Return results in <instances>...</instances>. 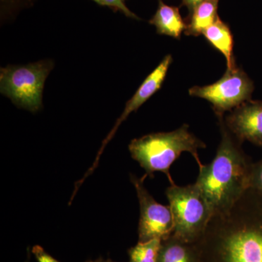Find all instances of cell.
Instances as JSON below:
<instances>
[{"label": "cell", "mask_w": 262, "mask_h": 262, "mask_svg": "<svg viewBox=\"0 0 262 262\" xmlns=\"http://www.w3.org/2000/svg\"><path fill=\"white\" fill-rule=\"evenodd\" d=\"M146 177V173L141 178L130 175L140 206L138 233L139 242L141 243L155 239L163 241L172 235L174 231L173 217L170 206L160 204L150 194L144 187Z\"/></svg>", "instance_id": "7"}, {"label": "cell", "mask_w": 262, "mask_h": 262, "mask_svg": "<svg viewBox=\"0 0 262 262\" xmlns=\"http://www.w3.org/2000/svg\"><path fill=\"white\" fill-rule=\"evenodd\" d=\"M221 141L211 163L199 165L195 182L211 206L213 214L226 213L250 189L251 169L248 157L237 140L219 119Z\"/></svg>", "instance_id": "2"}, {"label": "cell", "mask_w": 262, "mask_h": 262, "mask_svg": "<svg viewBox=\"0 0 262 262\" xmlns=\"http://www.w3.org/2000/svg\"><path fill=\"white\" fill-rule=\"evenodd\" d=\"M53 67L51 60H42L2 68L0 92L18 107L36 113L42 107L45 82Z\"/></svg>", "instance_id": "5"}, {"label": "cell", "mask_w": 262, "mask_h": 262, "mask_svg": "<svg viewBox=\"0 0 262 262\" xmlns=\"http://www.w3.org/2000/svg\"><path fill=\"white\" fill-rule=\"evenodd\" d=\"M104 262H117V261H113V260L110 259V258H108V259L104 260Z\"/></svg>", "instance_id": "19"}, {"label": "cell", "mask_w": 262, "mask_h": 262, "mask_svg": "<svg viewBox=\"0 0 262 262\" xmlns=\"http://www.w3.org/2000/svg\"><path fill=\"white\" fill-rule=\"evenodd\" d=\"M250 188L262 194V160L256 165H253Z\"/></svg>", "instance_id": "16"}, {"label": "cell", "mask_w": 262, "mask_h": 262, "mask_svg": "<svg viewBox=\"0 0 262 262\" xmlns=\"http://www.w3.org/2000/svg\"><path fill=\"white\" fill-rule=\"evenodd\" d=\"M172 62H173V58H172L171 55L169 54L168 56H165L163 58V61L160 62L159 65L146 77L145 80H144V82L141 83L139 89L136 91L135 94L127 101L126 106L124 108L123 113L119 117L116 123H115V126L110 131V134L106 136L104 141H103L102 145H101V149L99 150V152L98 153V155L96 156V161H95L93 166L89 169V171L87 172L88 176L92 173L93 170L97 166L100 155L102 154V151L105 146L113 139L117 128L121 125L122 122L124 120H126L130 114L137 111L140 106H142L155 93L158 92L161 89L164 80H165V77H166L167 73H168L169 67H170Z\"/></svg>", "instance_id": "8"}, {"label": "cell", "mask_w": 262, "mask_h": 262, "mask_svg": "<svg viewBox=\"0 0 262 262\" xmlns=\"http://www.w3.org/2000/svg\"><path fill=\"white\" fill-rule=\"evenodd\" d=\"M254 84L242 69L227 70L223 77L211 84L194 86L189 90L191 96L206 99L213 106L219 119L226 112L232 111L243 103L251 101Z\"/></svg>", "instance_id": "6"}, {"label": "cell", "mask_w": 262, "mask_h": 262, "mask_svg": "<svg viewBox=\"0 0 262 262\" xmlns=\"http://www.w3.org/2000/svg\"><path fill=\"white\" fill-rule=\"evenodd\" d=\"M158 262H201L195 244H188L172 234L162 241Z\"/></svg>", "instance_id": "12"}, {"label": "cell", "mask_w": 262, "mask_h": 262, "mask_svg": "<svg viewBox=\"0 0 262 262\" xmlns=\"http://www.w3.org/2000/svg\"><path fill=\"white\" fill-rule=\"evenodd\" d=\"M96 2L98 5H103V6L111 7V8H115V9L120 10L126 16L129 18L138 19L139 18L136 14H134L132 11H130L127 8L126 5L124 3V0H93Z\"/></svg>", "instance_id": "15"}, {"label": "cell", "mask_w": 262, "mask_h": 262, "mask_svg": "<svg viewBox=\"0 0 262 262\" xmlns=\"http://www.w3.org/2000/svg\"><path fill=\"white\" fill-rule=\"evenodd\" d=\"M173 214V234L188 244H196L204 235L213 211L195 183L170 184L165 192Z\"/></svg>", "instance_id": "4"}, {"label": "cell", "mask_w": 262, "mask_h": 262, "mask_svg": "<svg viewBox=\"0 0 262 262\" xmlns=\"http://www.w3.org/2000/svg\"><path fill=\"white\" fill-rule=\"evenodd\" d=\"M158 2V10L149 24L156 27L158 34L180 39L183 32L187 28V24L183 20L179 8L165 5L162 0Z\"/></svg>", "instance_id": "11"}, {"label": "cell", "mask_w": 262, "mask_h": 262, "mask_svg": "<svg viewBox=\"0 0 262 262\" xmlns=\"http://www.w3.org/2000/svg\"><path fill=\"white\" fill-rule=\"evenodd\" d=\"M219 2L220 0H203L196 5L190 13V20L185 31L187 35H201L216 20Z\"/></svg>", "instance_id": "13"}, {"label": "cell", "mask_w": 262, "mask_h": 262, "mask_svg": "<svg viewBox=\"0 0 262 262\" xmlns=\"http://www.w3.org/2000/svg\"><path fill=\"white\" fill-rule=\"evenodd\" d=\"M248 189L230 210L213 215L195 244L201 262H262V208Z\"/></svg>", "instance_id": "1"}, {"label": "cell", "mask_w": 262, "mask_h": 262, "mask_svg": "<svg viewBox=\"0 0 262 262\" xmlns=\"http://www.w3.org/2000/svg\"><path fill=\"white\" fill-rule=\"evenodd\" d=\"M26 262H29V253H28V259H27Z\"/></svg>", "instance_id": "20"}, {"label": "cell", "mask_w": 262, "mask_h": 262, "mask_svg": "<svg viewBox=\"0 0 262 262\" xmlns=\"http://www.w3.org/2000/svg\"><path fill=\"white\" fill-rule=\"evenodd\" d=\"M203 36L210 44L225 57L227 70L237 67L234 60V39L229 26L218 16L211 26L205 29Z\"/></svg>", "instance_id": "10"}, {"label": "cell", "mask_w": 262, "mask_h": 262, "mask_svg": "<svg viewBox=\"0 0 262 262\" xmlns=\"http://www.w3.org/2000/svg\"><path fill=\"white\" fill-rule=\"evenodd\" d=\"M206 148V144L189 131V125L171 132L148 134L130 141L129 151L133 159L144 169L147 177L152 178L155 172H163L170 184H175L170 176V166L183 152H189L198 166L202 163L198 149Z\"/></svg>", "instance_id": "3"}, {"label": "cell", "mask_w": 262, "mask_h": 262, "mask_svg": "<svg viewBox=\"0 0 262 262\" xmlns=\"http://www.w3.org/2000/svg\"><path fill=\"white\" fill-rule=\"evenodd\" d=\"M162 241L151 239L147 242H139L127 251L130 262H158Z\"/></svg>", "instance_id": "14"}, {"label": "cell", "mask_w": 262, "mask_h": 262, "mask_svg": "<svg viewBox=\"0 0 262 262\" xmlns=\"http://www.w3.org/2000/svg\"><path fill=\"white\" fill-rule=\"evenodd\" d=\"M228 130L241 143L248 141L262 146V101H248L224 118Z\"/></svg>", "instance_id": "9"}, {"label": "cell", "mask_w": 262, "mask_h": 262, "mask_svg": "<svg viewBox=\"0 0 262 262\" xmlns=\"http://www.w3.org/2000/svg\"><path fill=\"white\" fill-rule=\"evenodd\" d=\"M32 253L37 262H60L46 252V250L40 246H34L32 248ZM84 262H104V260L102 258H99L96 260H89Z\"/></svg>", "instance_id": "17"}, {"label": "cell", "mask_w": 262, "mask_h": 262, "mask_svg": "<svg viewBox=\"0 0 262 262\" xmlns=\"http://www.w3.org/2000/svg\"><path fill=\"white\" fill-rule=\"evenodd\" d=\"M183 5H185L188 8L189 11V14L192 13V10L194 9V8L201 3L203 0H182Z\"/></svg>", "instance_id": "18"}]
</instances>
